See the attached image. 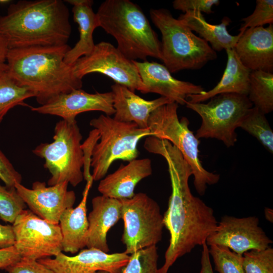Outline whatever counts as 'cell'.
<instances>
[{"mask_svg": "<svg viewBox=\"0 0 273 273\" xmlns=\"http://www.w3.org/2000/svg\"><path fill=\"white\" fill-rule=\"evenodd\" d=\"M256 138L270 153L273 152V131L265 115L253 107L242 120L240 127Z\"/></svg>", "mask_w": 273, "mask_h": 273, "instance_id": "cell-28", "label": "cell"}, {"mask_svg": "<svg viewBox=\"0 0 273 273\" xmlns=\"http://www.w3.org/2000/svg\"><path fill=\"white\" fill-rule=\"evenodd\" d=\"M215 270L218 273H244L243 255L237 254L228 247L211 245L209 248Z\"/></svg>", "mask_w": 273, "mask_h": 273, "instance_id": "cell-30", "label": "cell"}, {"mask_svg": "<svg viewBox=\"0 0 273 273\" xmlns=\"http://www.w3.org/2000/svg\"><path fill=\"white\" fill-rule=\"evenodd\" d=\"M150 15L162 35L161 61L171 73L199 69L216 59V52L209 43L174 18L169 10L151 9Z\"/></svg>", "mask_w": 273, "mask_h": 273, "instance_id": "cell-5", "label": "cell"}, {"mask_svg": "<svg viewBox=\"0 0 273 273\" xmlns=\"http://www.w3.org/2000/svg\"><path fill=\"white\" fill-rule=\"evenodd\" d=\"M100 27L112 35L127 58L162 60L161 42L141 8L129 0H106L96 13Z\"/></svg>", "mask_w": 273, "mask_h": 273, "instance_id": "cell-4", "label": "cell"}, {"mask_svg": "<svg viewBox=\"0 0 273 273\" xmlns=\"http://www.w3.org/2000/svg\"><path fill=\"white\" fill-rule=\"evenodd\" d=\"M0 179L9 188H14L16 183L21 184L22 179L21 175L1 150Z\"/></svg>", "mask_w": 273, "mask_h": 273, "instance_id": "cell-37", "label": "cell"}, {"mask_svg": "<svg viewBox=\"0 0 273 273\" xmlns=\"http://www.w3.org/2000/svg\"><path fill=\"white\" fill-rule=\"evenodd\" d=\"M99 138L100 135L98 130L94 128L90 131L88 137L84 143L81 144L83 156V170L82 172L83 179L86 181L92 179L94 180L90 171L91 159L94 148L98 142Z\"/></svg>", "mask_w": 273, "mask_h": 273, "instance_id": "cell-34", "label": "cell"}, {"mask_svg": "<svg viewBox=\"0 0 273 273\" xmlns=\"http://www.w3.org/2000/svg\"><path fill=\"white\" fill-rule=\"evenodd\" d=\"M31 97L34 95L30 91L19 85L5 71L0 76V123L11 109L27 106L24 101Z\"/></svg>", "mask_w": 273, "mask_h": 273, "instance_id": "cell-27", "label": "cell"}, {"mask_svg": "<svg viewBox=\"0 0 273 273\" xmlns=\"http://www.w3.org/2000/svg\"><path fill=\"white\" fill-rule=\"evenodd\" d=\"M202 250L201 258V269L200 273H214L212 264L210 261V256L209 252V248L206 243L202 245Z\"/></svg>", "mask_w": 273, "mask_h": 273, "instance_id": "cell-40", "label": "cell"}, {"mask_svg": "<svg viewBox=\"0 0 273 273\" xmlns=\"http://www.w3.org/2000/svg\"><path fill=\"white\" fill-rule=\"evenodd\" d=\"M68 184L64 181L47 186L45 182L36 181L31 189L19 183H16L15 188L33 213L49 222L58 224L64 211L73 207L76 201L75 192L68 190Z\"/></svg>", "mask_w": 273, "mask_h": 273, "instance_id": "cell-14", "label": "cell"}, {"mask_svg": "<svg viewBox=\"0 0 273 273\" xmlns=\"http://www.w3.org/2000/svg\"><path fill=\"white\" fill-rule=\"evenodd\" d=\"M178 19L192 31L197 32L199 37L211 44L215 52L234 49L243 32L232 35L227 30L231 23L228 17H224L219 24H211L207 22L201 12L188 11L179 16Z\"/></svg>", "mask_w": 273, "mask_h": 273, "instance_id": "cell-25", "label": "cell"}, {"mask_svg": "<svg viewBox=\"0 0 273 273\" xmlns=\"http://www.w3.org/2000/svg\"><path fill=\"white\" fill-rule=\"evenodd\" d=\"M10 1L8 0H0V4H6L10 3Z\"/></svg>", "mask_w": 273, "mask_h": 273, "instance_id": "cell-43", "label": "cell"}, {"mask_svg": "<svg viewBox=\"0 0 273 273\" xmlns=\"http://www.w3.org/2000/svg\"><path fill=\"white\" fill-rule=\"evenodd\" d=\"M69 12L61 0L19 1L0 17V32L9 49L67 44Z\"/></svg>", "mask_w": 273, "mask_h": 273, "instance_id": "cell-3", "label": "cell"}, {"mask_svg": "<svg viewBox=\"0 0 273 273\" xmlns=\"http://www.w3.org/2000/svg\"><path fill=\"white\" fill-rule=\"evenodd\" d=\"M219 4V0H175L172 2L174 9L184 13L196 11L207 14L213 13L212 8L214 5Z\"/></svg>", "mask_w": 273, "mask_h": 273, "instance_id": "cell-35", "label": "cell"}, {"mask_svg": "<svg viewBox=\"0 0 273 273\" xmlns=\"http://www.w3.org/2000/svg\"><path fill=\"white\" fill-rule=\"evenodd\" d=\"M257 217H221L215 231L207 239L208 246L228 247L237 254L251 250H261L270 246L272 241L259 225Z\"/></svg>", "mask_w": 273, "mask_h": 273, "instance_id": "cell-13", "label": "cell"}, {"mask_svg": "<svg viewBox=\"0 0 273 273\" xmlns=\"http://www.w3.org/2000/svg\"><path fill=\"white\" fill-rule=\"evenodd\" d=\"M75 76L82 79L92 73H100L109 77L115 83L134 92L146 94V88L133 63L108 42L95 44L92 52L78 59L72 65Z\"/></svg>", "mask_w": 273, "mask_h": 273, "instance_id": "cell-12", "label": "cell"}, {"mask_svg": "<svg viewBox=\"0 0 273 273\" xmlns=\"http://www.w3.org/2000/svg\"><path fill=\"white\" fill-rule=\"evenodd\" d=\"M242 265L244 273H273V248L245 252Z\"/></svg>", "mask_w": 273, "mask_h": 273, "instance_id": "cell-32", "label": "cell"}, {"mask_svg": "<svg viewBox=\"0 0 273 273\" xmlns=\"http://www.w3.org/2000/svg\"><path fill=\"white\" fill-rule=\"evenodd\" d=\"M82 139L76 120L62 119L54 127V141L41 143L32 150L34 155L44 160L43 166L51 175L48 181L49 186L67 181L76 187L83 180Z\"/></svg>", "mask_w": 273, "mask_h": 273, "instance_id": "cell-8", "label": "cell"}, {"mask_svg": "<svg viewBox=\"0 0 273 273\" xmlns=\"http://www.w3.org/2000/svg\"><path fill=\"white\" fill-rule=\"evenodd\" d=\"M242 64L250 71H273V25L246 29L234 48Z\"/></svg>", "mask_w": 273, "mask_h": 273, "instance_id": "cell-18", "label": "cell"}, {"mask_svg": "<svg viewBox=\"0 0 273 273\" xmlns=\"http://www.w3.org/2000/svg\"><path fill=\"white\" fill-rule=\"evenodd\" d=\"M265 217L266 219L272 222L273 221V210L272 209L269 208H265L264 210Z\"/></svg>", "mask_w": 273, "mask_h": 273, "instance_id": "cell-42", "label": "cell"}, {"mask_svg": "<svg viewBox=\"0 0 273 273\" xmlns=\"http://www.w3.org/2000/svg\"><path fill=\"white\" fill-rule=\"evenodd\" d=\"M147 93H156L172 102L185 105L188 96L199 94L203 87L192 82L173 77L163 65L155 62L133 61Z\"/></svg>", "mask_w": 273, "mask_h": 273, "instance_id": "cell-17", "label": "cell"}, {"mask_svg": "<svg viewBox=\"0 0 273 273\" xmlns=\"http://www.w3.org/2000/svg\"><path fill=\"white\" fill-rule=\"evenodd\" d=\"M124 229L121 241L130 255L156 245L161 240L163 216L156 201L146 193H138L130 199L120 200Z\"/></svg>", "mask_w": 273, "mask_h": 273, "instance_id": "cell-10", "label": "cell"}, {"mask_svg": "<svg viewBox=\"0 0 273 273\" xmlns=\"http://www.w3.org/2000/svg\"><path fill=\"white\" fill-rule=\"evenodd\" d=\"M247 97L254 107L266 115L273 110V73L251 71Z\"/></svg>", "mask_w": 273, "mask_h": 273, "instance_id": "cell-26", "label": "cell"}, {"mask_svg": "<svg viewBox=\"0 0 273 273\" xmlns=\"http://www.w3.org/2000/svg\"><path fill=\"white\" fill-rule=\"evenodd\" d=\"M89 124L98 130L100 135L91 159L92 175L95 181L106 176L115 161L136 159L139 142L144 137L152 136L149 128H140L133 122H120L103 114L92 119Z\"/></svg>", "mask_w": 273, "mask_h": 273, "instance_id": "cell-7", "label": "cell"}, {"mask_svg": "<svg viewBox=\"0 0 273 273\" xmlns=\"http://www.w3.org/2000/svg\"><path fill=\"white\" fill-rule=\"evenodd\" d=\"M15 235L12 225L0 224V249L14 246Z\"/></svg>", "mask_w": 273, "mask_h": 273, "instance_id": "cell-39", "label": "cell"}, {"mask_svg": "<svg viewBox=\"0 0 273 273\" xmlns=\"http://www.w3.org/2000/svg\"><path fill=\"white\" fill-rule=\"evenodd\" d=\"M152 173L149 158L135 159L121 165L115 171L100 180L98 190L102 195L118 200L131 198L134 189L143 179Z\"/></svg>", "mask_w": 273, "mask_h": 273, "instance_id": "cell-20", "label": "cell"}, {"mask_svg": "<svg viewBox=\"0 0 273 273\" xmlns=\"http://www.w3.org/2000/svg\"><path fill=\"white\" fill-rule=\"evenodd\" d=\"M9 50L7 41L0 32V71L7 70L6 58Z\"/></svg>", "mask_w": 273, "mask_h": 273, "instance_id": "cell-41", "label": "cell"}, {"mask_svg": "<svg viewBox=\"0 0 273 273\" xmlns=\"http://www.w3.org/2000/svg\"><path fill=\"white\" fill-rule=\"evenodd\" d=\"M5 71H0V76L2 75V74Z\"/></svg>", "mask_w": 273, "mask_h": 273, "instance_id": "cell-45", "label": "cell"}, {"mask_svg": "<svg viewBox=\"0 0 273 273\" xmlns=\"http://www.w3.org/2000/svg\"><path fill=\"white\" fill-rule=\"evenodd\" d=\"M113 94V118L123 122H133L142 128H148V120L151 113L159 107L173 103L160 97L153 100H146L127 87L115 83L111 87Z\"/></svg>", "mask_w": 273, "mask_h": 273, "instance_id": "cell-19", "label": "cell"}, {"mask_svg": "<svg viewBox=\"0 0 273 273\" xmlns=\"http://www.w3.org/2000/svg\"><path fill=\"white\" fill-rule=\"evenodd\" d=\"M30 108L33 112L59 116L69 121L76 120L79 114L86 112L101 111L109 116L115 112L111 91L89 94L81 88L62 94L44 105Z\"/></svg>", "mask_w": 273, "mask_h": 273, "instance_id": "cell-16", "label": "cell"}, {"mask_svg": "<svg viewBox=\"0 0 273 273\" xmlns=\"http://www.w3.org/2000/svg\"><path fill=\"white\" fill-rule=\"evenodd\" d=\"M158 259L156 246L140 249L129 255L121 273H157Z\"/></svg>", "mask_w": 273, "mask_h": 273, "instance_id": "cell-29", "label": "cell"}, {"mask_svg": "<svg viewBox=\"0 0 273 273\" xmlns=\"http://www.w3.org/2000/svg\"><path fill=\"white\" fill-rule=\"evenodd\" d=\"M68 44L9 49L6 72L43 105L58 96L81 88L82 79L74 74L64 58Z\"/></svg>", "mask_w": 273, "mask_h": 273, "instance_id": "cell-2", "label": "cell"}, {"mask_svg": "<svg viewBox=\"0 0 273 273\" xmlns=\"http://www.w3.org/2000/svg\"><path fill=\"white\" fill-rule=\"evenodd\" d=\"M253 12L247 17L243 18L239 31L244 32L246 29L263 26L273 24V1L257 0Z\"/></svg>", "mask_w": 273, "mask_h": 273, "instance_id": "cell-33", "label": "cell"}, {"mask_svg": "<svg viewBox=\"0 0 273 273\" xmlns=\"http://www.w3.org/2000/svg\"><path fill=\"white\" fill-rule=\"evenodd\" d=\"M207 103H192L187 101L186 106L199 115L202 122L195 136L215 139L228 148L237 141L236 130L253 107L247 96L224 93L212 98Z\"/></svg>", "mask_w": 273, "mask_h": 273, "instance_id": "cell-9", "label": "cell"}, {"mask_svg": "<svg viewBox=\"0 0 273 273\" xmlns=\"http://www.w3.org/2000/svg\"><path fill=\"white\" fill-rule=\"evenodd\" d=\"M129 258V255L125 252L109 254L97 248H87L74 256L62 252L53 258L37 260L55 273H96L100 270L121 273Z\"/></svg>", "mask_w": 273, "mask_h": 273, "instance_id": "cell-15", "label": "cell"}, {"mask_svg": "<svg viewBox=\"0 0 273 273\" xmlns=\"http://www.w3.org/2000/svg\"><path fill=\"white\" fill-rule=\"evenodd\" d=\"M14 246L21 258L33 260L56 256L63 251L60 225L23 210L12 223Z\"/></svg>", "mask_w": 273, "mask_h": 273, "instance_id": "cell-11", "label": "cell"}, {"mask_svg": "<svg viewBox=\"0 0 273 273\" xmlns=\"http://www.w3.org/2000/svg\"><path fill=\"white\" fill-rule=\"evenodd\" d=\"M96 273H110V272L105 271V270H100L96 272Z\"/></svg>", "mask_w": 273, "mask_h": 273, "instance_id": "cell-44", "label": "cell"}, {"mask_svg": "<svg viewBox=\"0 0 273 273\" xmlns=\"http://www.w3.org/2000/svg\"><path fill=\"white\" fill-rule=\"evenodd\" d=\"M65 1L73 6V20L78 25L79 32L78 41L66 53L64 58L66 63L73 65L78 59L92 52L95 46L93 32L100 25L97 14L92 8L93 1Z\"/></svg>", "mask_w": 273, "mask_h": 273, "instance_id": "cell-24", "label": "cell"}, {"mask_svg": "<svg viewBox=\"0 0 273 273\" xmlns=\"http://www.w3.org/2000/svg\"><path fill=\"white\" fill-rule=\"evenodd\" d=\"M93 181H86L79 204L67 209L60 218L62 250L65 252L75 254L86 246L88 228L86 204Z\"/></svg>", "mask_w": 273, "mask_h": 273, "instance_id": "cell-22", "label": "cell"}, {"mask_svg": "<svg viewBox=\"0 0 273 273\" xmlns=\"http://www.w3.org/2000/svg\"><path fill=\"white\" fill-rule=\"evenodd\" d=\"M21 259V257L14 246L0 249V269H6Z\"/></svg>", "mask_w": 273, "mask_h": 273, "instance_id": "cell-38", "label": "cell"}, {"mask_svg": "<svg viewBox=\"0 0 273 273\" xmlns=\"http://www.w3.org/2000/svg\"><path fill=\"white\" fill-rule=\"evenodd\" d=\"M225 51L228 61L220 81L209 90H204L199 94L188 96V102L202 103L217 95L224 93L248 95L251 71L242 64L234 49H228Z\"/></svg>", "mask_w": 273, "mask_h": 273, "instance_id": "cell-23", "label": "cell"}, {"mask_svg": "<svg viewBox=\"0 0 273 273\" xmlns=\"http://www.w3.org/2000/svg\"><path fill=\"white\" fill-rule=\"evenodd\" d=\"M5 270L8 273H55L37 260L23 258Z\"/></svg>", "mask_w": 273, "mask_h": 273, "instance_id": "cell-36", "label": "cell"}, {"mask_svg": "<svg viewBox=\"0 0 273 273\" xmlns=\"http://www.w3.org/2000/svg\"><path fill=\"white\" fill-rule=\"evenodd\" d=\"M178 104L175 102L163 105L150 114L148 128L154 136L167 140L176 147L191 167L194 185L200 195L205 193L207 185L217 183L220 176L209 172L203 166L199 158L200 141L189 128L186 117L179 119Z\"/></svg>", "mask_w": 273, "mask_h": 273, "instance_id": "cell-6", "label": "cell"}, {"mask_svg": "<svg viewBox=\"0 0 273 273\" xmlns=\"http://www.w3.org/2000/svg\"><path fill=\"white\" fill-rule=\"evenodd\" d=\"M144 148L162 156L170 176L171 193L163 216L164 226L170 235L165 260L157 273H167L179 257L197 246H202L215 231L218 222L213 209L194 196L189 186L191 167L179 150L167 140L149 136Z\"/></svg>", "mask_w": 273, "mask_h": 273, "instance_id": "cell-1", "label": "cell"}, {"mask_svg": "<svg viewBox=\"0 0 273 273\" xmlns=\"http://www.w3.org/2000/svg\"><path fill=\"white\" fill-rule=\"evenodd\" d=\"M26 206L15 187L9 188L0 184L1 219L13 223Z\"/></svg>", "mask_w": 273, "mask_h": 273, "instance_id": "cell-31", "label": "cell"}, {"mask_svg": "<svg viewBox=\"0 0 273 273\" xmlns=\"http://www.w3.org/2000/svg\"><path fill=\"white\" fill-rule=\"evenodd\" d=\"M92 210L87 216L88 228L86 246L106 253L110 249L107 235L109 230L121 219L120 200L98 196L92 200Z\"/></svg>", "mask_w": 273, "mask_h": 273, "instance_id": "cell-21", "label": "cell"}]
</instances>
